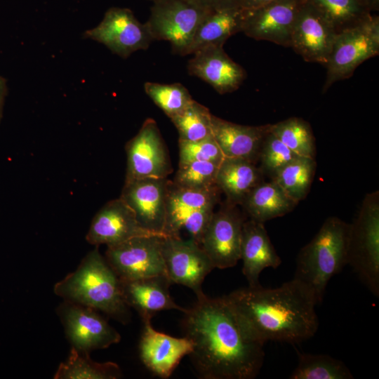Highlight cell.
Instances as JSON below:
<instances>
[{
    "mask_svg": "<svg viewBox=\"0 0 379 379\" xmlns=\"http://www.w3.org/2000/svg\"><path fill=\"white\" fill-rule=\"evenodd\" d=\"M183 313L185 336L193 344L189 356L200 378L253 379L258 375L264 345L246 334L225 295L204 294Z\"/></svg>",
    "mask_w": 379,
    "mask_h": 379,
    "instance_id": "6da1fadb",
    "label": "cell"
},
{
    "mask_svg": "<svg viewBox=\"0 0 379 379\" xmlns=\"http://www.w3.org/2000/svg\"><path fill=\"white\" fill-rule=\"evenodd\" d=\"M225 297L246 334L260 344H297L311 338L318 330L317 302L295 278L275 288L248 286Z\"/></svg>",
    "mask_w": 379,
    "mask_h": 379,
    "instance_id": "7a4b0ae2",
    "label": "cell"
},
{
    "mask_svg": "<svg viewBox=\"0 0 379 379\" xmlns=\"http://www.w3.org/2000/svg\"><path fill=\"white\" fill-rule=\"evenodd\" d=\"M54 293L70 301L101 311L123 324L130 320L121 281L98 246L81 260L77 270L57 282Z\"/></svg>",
    "mask_w": 379,
    "mask_h": 379,
    "instance_id": "3957f363",
    "label": "cell"
},
{
    "mask_svg": "<svg viewBox=\"0 0 379 379\" xmlns=\"http://www.w3.org/2000/svg\"><path fill=\"white\" fill-rule=\"evenodd\" d=\"M350 223L328 217L312 238L299 251L294 277L322 302L331 279L347 265Z\"/></svg>",
    "mask_w": 379,
    "mask_h": 379,
    "instance_id": "277c9868",
    "label": "cell"
},
{
    "mask_svg": "<svg viewBox=\"0 0 379 379\" xmlns=\"http://www.w3.org/2000/svg\"><path fill=\"white\" fill-rule=\"evenodd\" d=\"M347 265L375 297H379V192L368 193L352 223Z\"/></svg>",
    "mask_w": 379,
    "mask_h": 379,
    "instance_id": "5b68a950",
    "label": "cell"
},
{
    "mask_svg": "<svg viewBox=\"0 0 379 379\" xmlns=\"http://www.w3.org/2000/svg\"><path fill=\"white\" fill-rule=\"evenodd\" d=\"M379 53V18L365 20L337 34L328 60L323 93L335 83L350 78L356 68Z\"/></svg>",
    "mask_w": 379,
    "mask_h": 379,
    "instance_id": "8992f818",
    "label": "cell"
},
{
    "mask_svg": "<svg viewBox=\"0 0 379 379\" xmlns=\"http://www.w3.org/2000/svg\"><path fill=\"white\" fill-rule=\"evenodd\" d=\"M210 11L190 0H157L145 25L154 40L167 41L173 53L186 55L199 25Z\"/></svg>",
    "mask_w": 379,
    "mask_h": 379,
    "instance_id": "52a82bcc",
    "label": "cell"
},
{
    "mask_svg": "<svg viewBox=\"0 0 379 379\" xmlns=\"http://www.w3.org/2000/svg\"><path fill=\"white\" fill-rule=\"evenodd\" d=\"M163 237H135L107 246L105 259L121 280L166 275L161 251Z\"/></svg>",
    "mask_w": 379,
    "mask_h": 379,
    "instance_id": "ba28073f",
    "label": "cell"
},
{
    "mask_svg": "<svg viewBox=\"0 0 379 379\" xmlns=\"http://www.w3.org/2000/svg\"><path fill=\"white\" fill-rule=\"evenodd\" d=\"M161 251L171 283L190 288L197 298L204 295L202 284L215 268L201 246L190 239L163 237Z\"/></svg>",
    "mask_w": 379,
    "mask_h": 379,
    "instance_id": "9c48e42d",
    "label": "cell"
},
{
    "mask_svg": "<svg viewBox=\"0 0 379 379\" xmlns=\"http://www.w3.org/2000/svg\"><path fill=\"white\" fill-rule=\"evenodd\" d=\"M83 36L104 44L122 58L147 49L154 41L145 23L140 22L130 9L119 7L109 8L100 24Z\"/></svg>",
    "mask_w": 379,
    "mask_h": 379,
    "instance_id": "30bf717a",
    "label": "cell"
},
{
    "mask_svg": "<svg viewBox=\"0 0 379 379\" xmlns=\"http://www.w3.org/2000/svg\"><path fill=\"white\" fill-rule=\"evenodd\" d=\"M244 219L237 205L226 201L214 211L204 233L200 246L214 268L227 269L240 260Z\"/></svg>",
    "mask_w": 379,
    "mask_h": 379,
    "instance_id": "8fae6325",
    "label": "cell"
},
{
    "mask_svg": "<svg viewBox=\"0 0 379 379\" xmlns=\"http://www.w3.org/2000/svg\"><path fill=\"white\" fill-rule=\"evenodd\" d=\"M72 347L89 352L118 343L121 335L95 310L70 301L58 308Z\"/></svg>",
    "mask_w": 379,
    "mask_h": 379,
    "instance_id": "7c38bea8",
    "label": "cell"
},
{
    "mask_svg": "<svg viewBox=\"0 0 379 379\" xmlns=\"http://www.w3.org/2000/svg\"><path fill=\"white\" fill-rule=\"evenodd\" d=\"M127 168L125 181L145 178H167L170 159L157 122L151 118L126 145Z\"/></svg>",
    "mask_w": 379,
    "mask_h": 379,
    "instance_id": "4fadbf2b",
    "label": "cell"
},
{
    "mask_svg": "<svg viewBox=\"0 0 379 379\" xmlns=\"http://www.w3.org/2000/svg\"><path fill=\"white\" fill-rule=\"evenodd\" d=\"M302 0H277L243 9L242 32L256 40L291 47L293 24Z\"/></svg>",
    "mask_w": 379,
    "mask_h": 379,
    "instance_id": "5bb4252c",
    "label": "cell"
},
{
    "mask_svg": "<svg viewBox=\"0 0 379 379\" xmlns=\"http://www.w3.org/2000/svg\"><path fill=\"white\" fill-rule=\"evenodd\" d=\"M337 34L319 11L302 0L293 24L291 48L305 61L325 65Z\"/></svg>",
    "mask_w": 379,
    "mask_h": 379,
    "instance_id": "9a60e30c",
    "label": "cell"
},
{
    "mask_svg": "<svg viewBox=\"0 0 379 379\" xmlns=\"http://www.w3.org/2000/svg\"><path fill=\"white\" fill-rule=\"evenodd\" d=\"M167 178L125 181L120 198L132 209L142 227L164 236Z\"/></svg>",
    "mask_w": 379,
    "mask_h": 379,
    "instance_id": "2e32d148",
    "label": "cell"
},
{
    "mask_svg": "<svg viewBox=\"0 0 379 379\" xmlns=\"http://www.w3.org/2000/svg\"><path fill=\"white\" fill-rule=\"evenodd\" d=\"M147 235L159 234L142 227L132 209L119 197L108 201L95 214L86 239L95 246H112L135 237Z\"/></svg>",
    "mask_w": 379,
    "mask_h": 379,
    "instance_id": "e0dca14e",
    "label": "cell"
},
{
    "mask_svg": "<svg viewBox=\"0 0 379 379\" xmlns=\"http://www.w3.org/2000/svg\"><path fill=\"white\" fill-rule=\"evenodd\" d=\"M142 321L144 328L139 344L141 360L155 375L168 378L181 359L192 352V342L185 336L176 338L155 330L151 319Z\"/></svg>",
    "mask_w": 379,
    "mask_h": 379,
    "instance_id": "ac0fdd59",
    "label": "cell"
},
{
    "mask_svg": "<svg viewBox=\"0 0 379 379\" xmlns=\"http://www.w3.org/2000/svg\"><path fill=\"white\" fill-rule=\"evenodd\" d=\"M193 54L187 64L189 74L209 84L220 94L237 90L246 77L243 67L227 55L223 46H208Z\"/></svg>",
    "mask_w": 379,
    "mask_h": 379,
    "instance_id": "d6986e66",
    "label": "cell"
},
{
    "mask_svg": "<svg viewBox=\"0 0 379 379\" xmlns=\"http://www.w3.org/2000/svg\"><path fill=\"white\" fill-rule=\"evenodd\" d=\"M240 260L243 262L242 273L251 286L260 284L259 277L265 269H276L281 264L263 222L251 218L244 221Z\"/></svg>",
    "mask_w": 379,
    "mask_h": 379,
    "instance_id": "ffe728a7",
    "label": "cell"
},
{
    "mask_svg": "<svg viewBox=\"0 0 379 379\" xmlns=\"http://www.w3.org/2000/svg\"><path fill=\"white\" fill-rule=\"evenodd\" d=\"M124 300L129 307L134 308L142 321L151 319L158 312L186 309L176 304L169 293L172 284L166 275H158L135 280H121Z\"/></svg>",
    "mask_w": 379,
    "mask_h": 379,
    "instance_id": "44dd1931",
    "label": "cell"
},
{
    "mask_svg": "<svg viewBox=\"0 0 379 379\" xmlns=\"http://www.w3.org/2000/svg\"><path fill=\"white\" fill-rule=\"evenodd\" d=\"M270 124L244 126L212 114V135L225 157L241 158L254 164L258 161L262 141Z\"/></svg>",
    "mask_w": 379,
    "mask_h": 379,
    "instance_id": "7402d4cb",
    "label": "cell"
},
{
    "mask_svg": "<svg viewBox=\"0 0 379 379\" xmlns=\"http://www.w3.org/2000/svg\"><path fill=\"white\" fill-rule=\"evenodd\" d=\"M220 190L216 186L207 189L180 187L168 180L165 237H177L182 220L191 212L205 208H215L220 200Z\"/></svg>",
    "mask_w": 379,
    "mask_h": 379,
    "instance_id": "603a6c76",
    "label": "cell"
},
{
    "mask_svg": "<svg viewBox=\"0 0 379 379\" xmlns=\"http://www.w3.org/2000/svg\"><path fill=\"white\" fill-rule=\"evenodd\" d=\"M265 175L255 164L241 158L224 157L215 184L226 196V201L241 205L246 195L264 181Z\"/></svg>",
    "mask_w": 379,
    "mask_h": 379,
    "instance_id": "cb8c5ba5",
    "label": "cell"
},
{
    "mask_svg": "<svg viewBox=\"0 0 379 379\" xmlns=\"http://www.w3.org/2000/svg\"><path fill=\"white\" fill-rule=\"evenodd\" d=\"M242 8L211 11L199 25L186 55L208 46H223L230 36L242 32Z\"/></svg>",
    "mask_w": 379,
    "mask_h": 379,
    "instance_id": "d4e9b609",
    "label": "cell"
},
{
    "mask_svg": "<svg viewBox=\"0 0 379 379\" xmlns=\"http://www.w3.org/2000/svg\"><path fill=\"white\" fill-rule=\"evenodd\" d=\"M297 205L272 180L255 186L241 204L251 219L263 223L290 213Z\"/></svg>",
    "mask_w": 379,
    "mask_h": 379,
    "instance_id": "484cf974",
    "label": "cell"
},
{
    "mask_svg": "<svg viewBox=\"0 0 379 379\" xmlns=\"http://www.w3.org/2000/svg\"><path fill=\"white\" fill-rule=\"evenodd\" d=\"M88 353L72 347L67 359L60 364L54 378L117 379L121 376V369L117 364L94 361Z\"/></svg>",
    "mask_w": 379,
    "mask_h": 379,
    "instance_id": "4316f807",
    "label": "cell"
},
{
    "mask_svg": "<svg viewBox=\"0 0 379 379\" xmlns=\"http://www.w3.org/2000/svg\"><path fill=\"white\" fill-rule=\"evenodd\" d=\"M316 168L315 159L299 156L281 168L271 180L298 204L307 196Z\"/></svg>",
    "mask_w": 379,
    "mask_h": 379,
    "instance_id": "83f0119b",
    "label": "cell"
},
{
    "mask_svg": "<svg viewBox=\"0 0 379 379\" xmlns=\"http://www.w3.org/2000/svg\"><path fill=\"white\" fill-rule=\"evenodd\" d=\"M298 364L291 379H353L348 367L340 360L328 354L297 351Z\"/></svg>",
    "mask_w": 379,
    "mask_h": 379,
    "instance_id": "f1b7e54d",
    "label": "cell"
},
{
    "mask_svg": "<svg viewBox=\"0 0 379 379\" xmlns=\"http://www.w3.org/2000/svg\"><path fill=\"white\" fill-rule=\"evenodd\" d=\"M331 24L337 33L361 22L371 15L362 0H304Z\"/></svg>",
    "mask_w": 379,
    "mask_h": 379,
    "instance_id": "f546056e",
    "label": "cell"
},
{
    "mask_svg": "<svg viewBox=\"0 0 379 379\" xmlns=\"http://www.w3.org/2000/svg\"><path fill=\"white\" fill-rule=\"evenodd\" d=\"M270 130L298 155L315 159V138L310 124L303 119L290 117L270 124Z\"/></svg>",
    "mask_w": 379,
    "mask_h": 379,
    "instance_id": "4dcf8cb0",
    "label": "cell"
},
{
    "mask_svg": "<svg viewBox=\"0 0 379 379\" xmlns=\"http://www.w3.org/2000/svg\"><path fill=\"white\" fill-rule=\"evenodd\" d=\"M209 109L194 100L171 119L179 134L178 140L196 141L212 135Z\"/></svg>",
    "mask_w": 379,
    "mask_h": 379,
    "instance_id": "1f68e13d",
    "label": "cell"
},
{
    "mask_svg": "<svg viewBox=\"0 0 379 379\" xmlns=\"http://www.w3.org/2000/svg\"><path fill=\"white\" fill-rule=\"evenodd\" d=\"M146 94L170 119L185 109L194 99L181 84H164L146 82Z\"/></svg>",
    "mask_w": 379,
    "mask_h": 379,
    "instance_id": "d6a6232c",
    "label": "cell"
},
{
    "mask_svg": "<svg viewBox=\"0 0 379 379\" xmlns=\"http://www.w3.org/2000/svg\"><path fill=\"white\" fill-rule=\"evenodd\" d=\"M219 164L195 161L179 164L173 182L182 187L207 189L216 186L215 178Z\"/></svg>",
    "mask_w": 379,
    "mask_h": 379,
    "instance_id": "836d02e7",
    "label": "cell"
},
{
    "mask_svg": "<svg viewBox=\"0 0 379 379\" xmlns=\"http://www.w3.org/2000/svg\"><path fill=\"white\" fill-rule=\"evenodd\" d=\"M298 157L269 129L260 150L259 168L272 179L281 168Z\"/></svg>",
    "mask_w": 379,
    "mask_h": 379,
    "instance_id": "e575fe53",
    "label": "cell"
},
{
    "mask_svg": "<svg viewBox=\"0 0 379 379\" xmlns=\"http://www.w3.org/2000/svg\"><path fill=\"white\" fill-rule=\"evenodd\" d=\"M179 164L195 161L220 164L224 155L213 135L196 140H178Z\"/></svg>",
    "mask_w": 379,
    "mask_h": 379,
    "instance_id": "d590c367",
    "label": "cell"
},
{
    "mask_svg": "<svg viewBox=\"0 0 379 379\" xmlns=\"http://www.w3.org/2000/svg\"><path fill=\"white\" fill-rule=\"evenodd\" d=\"M199 6L210 10L217 11L227 8H241L242 0H190Z\"/></svg>",
    "mask_w": 379,
    "mask_h": 379,
    "instance_id": "8d00e7d4",
    "label": "cell"
},
{
    "mask_svg": "<svg viewBox=\"0 0 379 379\" xmlns=\"http://www.w3.org/2000/svg\"><path fill=\"white\" fill-rule=\"evenodd\" d=\"M7 92L6 80L0 76V122L3 118L4 105Z\"/></svg>",
    "mask_w": 379,
    "mask_h": 379,
    "instance_id": "74e56055",
    "label": "cell"
},
{
    "mask_svg": "<svg viewBox=\"0 0 379 379\" xmlns=\"http://www.w3.org/2000/svg\"><path fill=\"white\" fill-rule=\"evenodd\" d=\"M277 0H242L241 8L243 9L255 8Z\"/></svg>",
    "mask_w": 379,
    "mask_h": 379,
    "instance_id": "f35d334b",
    "label": "cell"
},
{
    "mask_svg": "<svg viewBox=\"0 0 379 379\" xmlns=\"http://www.w3.org/2000/svg\"><path fill=\"white\" fill-rule=\"evenodd\" d=\"M366 7L371 11H378L379 8V0H362Z\"/></svg>",
    "mask_w": 379,
    "mask_h": 379,
    "instance_id": "ab89813d",
    "label": "cell"
},
{
    "mask_svg": "<svg viewBox=\"0 0 379 379\" xmlns=\"http://www.w3.org/2000/svg\"><path fill=\"white\" fill-rule=\"evenodd\" d=\"M149 1H152V2H154V1H156L157 0H149Z\"/></svg>",
    "mask_w": 379,
    "mask_h": 379,
    "instance_id": "60d3db41",
    "label": "cell"
}]
</instances>
